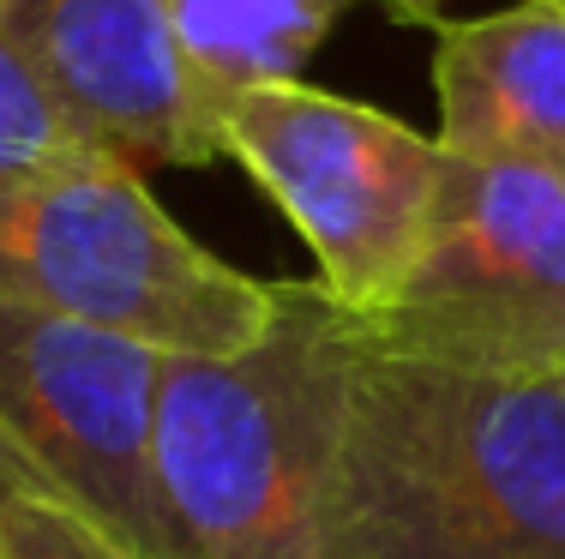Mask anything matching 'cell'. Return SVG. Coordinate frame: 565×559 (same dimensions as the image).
<instances>
[{"instance_id":"obj_1","label":"cell","mask_w":565,"mask_h":559,"mask_svg":"<svg viewBox=\"0 0 565 559\" xmlns=\"http://www.w3.org/2000/svg\"><path fill=\"white\" fill-rule=\"evenodd\" d=\"M326 559H565V367L446 373L355 325Z\"/></svg>"},{"instance_id":"obj_2","label":"cell","mask_w":565,"mask_h":559,"mask_svg":"<svg viewBox=\"0 0 565 559\" xmlns=\"http://www.w3.org/2000/svg\"><path fill=\"white\" fill-rule=\"evenodd\" d=\"M241 355H174L157 391V517L169 559H326L331 463L355 319L319 283H271Z\"/></svg>"},{"instance_id":"obj_3","label":"cell","mask_w":565,"mask_h":559,"mask_svg":"<svg viewBox=\"0 0 565 559\" xmlns=\"http://www.w3.org/2000/svg\"><path fill=\"white\" fill-rule=\"evenodd\" d=\"M0 301L115 331L169 362L241 355L277 313L271 283L199 247L109 151L0 186Z\"/></svg>"},{"instance_id":"obj_4","label":"cell","mask_w":565,"mask_h":559,"mask_svg":"<svg viewBox=\"0 0 565 559\" xmlns=\"http://www.w3.org/2000/svg\"><path fill=\"white\" fill-rule=\"evenodd\" d=\"M361 337L446 373L565 367V175L547 163L446 157L434 223L397 295Z\"/></svg>"},{"instance_id":"obj_5","label":"cell","mask_w":565,"mask_h":559,"mask_svg":"<svg viewBox=\"0 0 565 559\" xmlns=\"http://www.w3.org/2000/svg\"><path fill=\"white\" fill-rule=\"evenodd\" d=\"M217 157H235L295 223L319 265L313 283L355 319H373L397 295L446 181L434 132L301 78L228 103Z\"/></svg>"},{"instance_id":"obj_6","label":"cell","mask_w":565,"mask_h":559,"mask_svg":"<svg viewBox=\"0 0 565 559\" xmlns=\"http://www.w3.org/2000/svg\"><path fill=\"white\" fill-rule=\"evenodd\" d=\"M163 362L115 331L0 301V439L127 559H169L157 517Z\"/></svg>"},{"instance_id":"obj_7","label":"cell","mask_w":565,"mask_h":559,"mask_svg":"<svg viewBox=\"0 0 565 559\" xmlns=\"http://www.w3.org/2000/svg\"><path fill=\"white\" fill-rule=\"evenodd\" d=\"M66 121L127 169H199L217 121L174 43L169 0H12L0 12Z\"/></svg>"},{"instance_id":"obj_8","label":"cell","mask_w":565,"mask_h":559,"mask_svg":"<svg viewBox=\"0 0 565 559\" xmlns=\"http://www.w3.org/2000/svg\"><path fill=\"white\" fill-rule=\"evenodd\" d=\"M439 151L565 175V7L518 0L434 36Z\"/></svg>"},{"instance_id":"obj_9","label":"cell","mask_w":565,"mask_h":559,"mask_svg":"<svg viewBox=\"0 0 565 559\" xmlns=\"http://www.w3.org/2000/svg\"><path fill=\"white\" fill-rule=\"evenodd\" d=\"M349 7L355 0H169V19L211 121H223L235 97L301 78Z\"/></svg>"},{"instance_id":"obj_10","label":"cell","mask_w":565,"mask_h":559,"mask_svg":"<svg viewBox=\"0 0 565 559\" xmlns=\"http://www.w3.org/2000/svg\"><path fill=\"white\" fill-rule=\"evenodd\" d=\"M97 151L103 144H90L85 132L66 121V109L31 73V61L0 31V186L55 175V169H73Z\"/></svg>"},{"instance_id":"obj_11","label":"cell","mask_w":565,"mask_h":559,"mask_svg":"<svg viewBox=\"0 0 565 559\" xmlns=\"http://www.w3.org/2000/svg\"><path fill=\"white\" fill-rule=\"evenodd\" d=\"M0 559H127L55 499L0 505Z\"/></svg>"},{"instance_id":"obj_12","label":"cell","mask_w":565,"mask_h":559,"mask_svg":"<svg viewBox=\"0 0 565 559\" xmlns=\"http://www.w3.org/2000/svg\"><path fill=\"white\" fill-rule=\"evenodd\" d=\"M12 499H55V494H49L43 475H36L31 463L0 439V505H12Z\"/></svg>"},{"instance_id":"obj_13","label":"cell","mask_w":565,"mask_h":559,"mask_svg":"<svg viewBox=\"0 0 565 559\" xmlns=\"http://www.w3.org/2000/svg\"><path fill=\"white\" fill-rule=\"evenodd\" d=\"M380 7L403 24H422V31H439V24H446V0H380Z\"/></svg>"},{"instance_id":"obj_14","label":"cell","mask_w":565,"mask_h":559,"mask_svg":"<svg viewBox=\"0 0 565 559\" xmlns=\"http://www.w3.org/2000/svg\"><path fill=\"white\" fill-rule=\"evenodd\" d=\"M7 7H12V0H0V12H7Z\"/></svg>"},{"instance_id":"obj_15","label":"cell","mask_w":565,"mask_h":559,"mask_svg":"<svg viewBox=\"0 0 565 559\" xmlns=\"http://www.w3.org/2000/svg\"><path fill=\"white\" fill-rule=\"evenodd\" d=\"M554 7H565V0H554Z\"/></svg>"}]
</instances>
